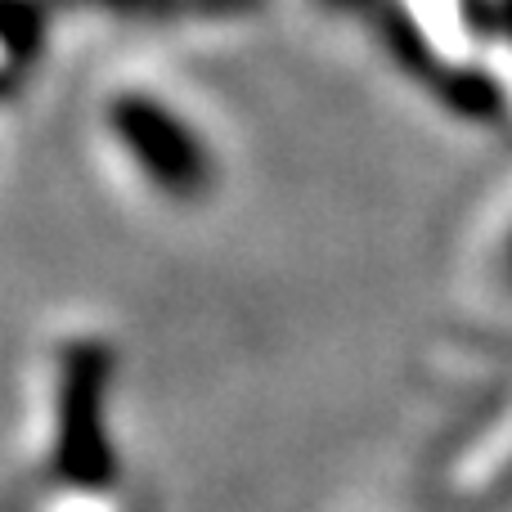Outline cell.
Returning a JSON list of instances; mask_svg holds the SVG:
<instances>
[{
    "instance_id": "obj_2",
    "label": "cell",
    "mask_w": 512,
    "mask_h": 512,
    "mask_svg": "<svg viewBox=\"0 0 512 512\" xmlns=\"http://www.w3.org/2000/svg\"><path fill=\"white\" fill-rule=\"evenodd\" d=\"M63 9H90L131 23H167V18H212V14H243L256 0H54Z\"/></svg>"
},
{
    "instance_id": "obj_1",
    "label": "cell",
    "mask_w": 512,
    "mask_h": 512,
    "mask_svg": "<svg viewBox=\"0 0 512 512\" xmlns=\"http://www.w3.org/2000/svg\"><path fill=\"white\" fill-rule=\"evenodd\" d=\"M104 126L144 185L162 198L194 203L216 185V153L171 99L153 90H117L104 108Z\"/></svg>"
},
{
    "instance_id": "obj_3",
    "label": "cell",
    "mask_w": 512,
    "mask_h": 512,
    "mask_svg": "<svg viewBox=\"0 0 512 512\" xmlns=\"http://www.w3.org/2000/svg\"><path fill=\"white\" fill-rule=\"evenodd\" d=\"M319 5L333 9V14H346V18H369L378 0H319Z\"/></svg>"
}]
</instances>
